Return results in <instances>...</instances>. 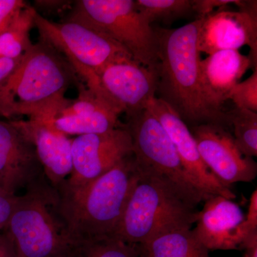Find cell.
<instances>
[{
    "label": "cell",
    "mask_w": 257,
    "mask_h": 257,
    "mask_svg": "<svg viewBox=\"0 0 257 257\" xmlns=\"http://www.w3.org/2000/svg\"><path fill=\"white\" fill-rule=\"evenodd\" d=\"M119 116L109 106L103 105L94 110L82 114L59 116L51 120V124L67 135H92L108 133L121 126Z\"/></svg>",
    "instance_id": "19"
},
{
    "label": "cell",
    "mask_w": 257,
    "mask_h": 257,
    "mask_svg": "<svg viewBox=\"0 0 257 257\" xmlns=\"http://www.w3.org/2000/svg\"><path fill=\"white\" fill-rule=\"evenodd\" d=\"M202 20L177 29L158 28V53L155 72L156 96L167 103L189 128L218 124L229 128V114L208 104L199 79L198 36Z\"/></svg>",
    "instance_id": "1"
},
{
    "label": "cell",
    "mask_w": 257,
    "mask_h": 257,
    "mask_svg": "<svg viewBox=\"0 0 257 257\" xmlns=\"http://www.w3.org/2000/svg\"><path fill=\"white\" fill-rule=\"evenodd\" d=\"M97 75L102 99L118 114H126V118L145 110L156 97L155 69L136 61L109 64Z\"/></svg>",
    "instance_id": "10"
},
{
    "label": "cell",
    "mask_w": 257,
    "mask_h": 257,
    "mask_svg": "<svg viewBox=\"0 0 257 257\" xmlns=\"http://www.w3.org/2000/svg\"><path fill=\"white\" fill-rule=\"evenodd\" d=\"M138 170L114 239L138 245L172 230L191 229L197 220V207L167 179Z\"/></svg>",
    "instance_id": "5"
},
{
    "label": "cell",
    "mask_w": 257,
    "mask_h": 257,
    "mask_svg": "<svg viewBox=\"0 0 257 257\" xmlns=\"http://www.w3.org/2000/svg\"><path fill=\"white\" fill-rule=\"evenodd\" d=\"M43 175L35 147L18 120L0 121V189L17 195Z\"/></svg>",
    "instance_id": "13"
},
{
    "label": "cell",
    "mask_w": 257,
    "mask_h": 257,
    "mask_svg": "<svg viewBox=\"0 0 257 257\" xmlns=\"http://www.w3.org/2000/svg\"><path fill=\"white\" fill-rule=\"evenodd\" d=\"M125 126L138 168L168 180L196 207L211 197L187 173L167 132L148 109L128 117Z\"/></svg>",
    "instance_id": "8"
},
{
    "label": "cell",
    "mask_w": 257,
    "mask_h": 257,
    "mask_svg": "<svg viewBox=\"0 0 257 257\" xmlns=\"http://www.w3.org/2000/svg\"><path fill=\"white\" fill-rule=\"evenodd\" d=\"M23 56L18 59H0V104L5 87L20 65Z\"/></svg>",
    "instance_id": "28"
},
{
    "label": "cell",
    "mask_w": 257,
    "mask_h": 257,
    "mask_svg": "<svg viewBox=\"0 0 257 257\" xmlns=\"http://www.w3.org/2000/svg\"><path fill=\"white\" fill-rule=\"evenodd\" d=\"M247 214L244 224L248 234H257V191H253L250 197Z\"/></svg>",
    "instance_id": "29"
},
{
    "label": "cell",
    "mask_w": 257,
    "mask_h": 257,
    "mask_svg": "<svg viewBox=\"0 0 257 257\" xmlns=\"http://www.w3.org/2000/svg\"><path fill=\"white\" fill-rule=\"evenodd\" d=\"M202 20L198 48L210 55L223 50L249 47L248 56L257 67V17L243 12L221 10Z\"/></svg>",
    "instance_id": "15"
},
{
    "label": "cell",
    "mask_w": 257,
    "mask_h": 257,
    "mask_svg": "<svg viewBox=\"0 0 257 257\" xmlns=\"http://www.w3.org/2000/svg\"><path fill=\"white\" fill-rule=\"evenodd\" d=\"M18 197V195L9 194L0 189V233L3 232L9 221Z\"/></svg>",
    "instance_id": "27"
},
{
    "label": "cell",
    "mask_w": 257,
    "mask_h": 257,
    "mask_svg": "<svg viewBox=\"0 0 257 257\" xmlns=\"http://www.w3.org/2000/svg\"><path fill=\"white\" fill-rule=\"evenodd\" d=\"M245 250L243 257H257V246L248 247Z\"/></svg>",
    "instance_id": "32"
},
{
    "label": "cell",
    "mask_w": 257,
    "mask_h": 257,
    "mask_svg": "<svg viewBox=\"0 0 257 257\" xmlns=\"http://www.w3.org/2000/svg\"><path fill=\"white\" fill-rule=\"evenodd\" d=\"M189 130L203 162L226 187L231 189L232 184L256 179V162L241 154L228 128L207 124Z\"/></svg>",
    "instance_id": "12"
},
{
    "label": "cell",
    "mask_w": 257,
    "mask_h": 257,
    "mask_svg": "<svg viewBox=\"0 0 257 257\" xmlns=\"http://www.w3.org/2000/svg\"><path fill=\"white\" fill-rule=\"evenodd\" d=\"M248 1L242 0H192L193 11L197 14V19H203L214 13V9L224 10L230 5H235L242 12Z\"/></svg>",
    "instance_id": "25"
},
{
    "label": "cell",
    "mask_w": 257,
    "mask_h": 257,
    "mask_svg": "<svg viewBox=\"0 0 257 257\" xmlns=\"http://www.w3.org/2000/svg\"><path fill=\"white\" fill-rule=\"evenodd\" d=\"M137 9L150 24L171 20L192 13V0H137Z\"/></svg>",
    "instance_id": "22"
},
{
    "label": "cell",
    "mask_w": 257,
    "mask_h": 257,
    "mask_svg": "<svg viewBox=\"0 0 257 257\" xmlns=\"http://www.w3.org/2000/svg\"><path fill=\"white\" fill-rule=\"evenodd\" d=\"M35 11V8L27 5L0 35V58H20L33 45L30 34Z\"/></svg>",
    "instance_id": "20"
},
{
    "label": "cell",
    "mask_w": 257,
    "mask_h": 257,
    "mask_svg": "<svg viewBox=\"0 0 257 257\" xmlns=\"http://www.w3.org/2000/svg\"><path fill=\"white\" fill-rule=\"evenodd\" d=\"M148 109L159 120L171 141L187 173L209 195H220L226 199H234L231 189L221 183L203 162L197 143L189 126L179 115L162 99L154 97L147 104Z\"/></svg>",
    "instance_id": "14"
},
{
    "label": "cell",
    "mask_w": 257,
    "mask_h": 257,
    "mask_svg": "<svg viewBox=\"0 0 257 257\" xmlns=\"http://www.w3.org/2000/svg\"><path fill=\"white\" fill-rule=\"evenodd\" d=\"M67 1H36L35 4L43 10H60L67 5Z\"/></svg>",
    "instance_id": "31"
},
{
    "label": "cell",
    "mask_w": 257,
    "mask_h": 257,
    "mask_svg": "<svg viewBox=\"0 0 257 257\" xmlns=\"http://www.w3.org/2000/svg\"><path fill=\"white\" fill-rule=\"evenodd\" d=\"M66 20L107 35L127 51L134 60L155 68L158 53L156 32L133 0H78Z\"/></svg>",
    "instance_id": "6"
},
{
    "label": "cell",
    "mask_w": 257,
    "mask_h": 257,
    "mask_svg": "<svg viewBox=\"0 0 257 257\" xmlns=\"http://www.w3.org/2000/svg\"><path fill=\"white\" fill-rule=\"evenodd\" d=\"M56 257H83L82 253H81L80 250H79V246L74 251H71L66 254L61 255V256Z\"/></svg>",
    "instance_id": "33"
},
{
    "label": "cell",
    "mask_w": 257,
    "mask_h": 257,
    "mask_svg": "<svg viewBox=\"0 0 257 257\" xmlns=\"http://www.w3.org/2000/svg\"><path fill=\"white\" fill-rule=\"evenodd\" d=\"M28 4L23 0H0V35Z\"/></svg>",
    "instance_id": "26"
},
{
    "label": "cell",
    "mask_w": 257,
    "mask_h": 257,
    "mask_svg": "<svg viewBox=\"0 0 257 257\" xmlns=\"http://www.w3.org/2000/svg\"><path fill=\"white\" fill-rule=\"evenodd\" d=\"M34 26L40 39L67 58L89 89L98 85L97 74L106 66L134 60L127 51L110 37L78 22L65 20L54 23L35 10Z\"/></svg>",
    "instance_id": "7"
},
{
    "label": "cell",
    "mask_w": 257,
    "mask_h": 257,
    "mask_svg": "<svg viewBox=\"0 0 257 257\" xmlns=\"http://www.w3.org/2000/svg\"><path fill=\"white\" fill-rule=\"evenodd\" d=\"M43 175L18 196L3 234L16 257H56L78 247L59 211L60 196Z\"/></svg>",
    "instance_id": "4"
},
{
    "label": "cell",
    "mask_w": 257,
    "mask_h": 257,
    "mask_svg": "<svg viewBox=\"0 0 257 257\" xmlns=\"http://www.w3.org/2000/svg\"><path fill=\"white\" fill-rule=\"evenodd\" d=\"M257 69L248 55L239 50H223L208 56L199 62V79L203 94L216 110L229 99L231 91L248 69Z\"/></svg>",
    "instance_id": "17"
},
{
    "label": "cell",
    "mask_w": 257,
    "mask_h": 257,
    "mask_svg": "<svg viewBox=\"0 0 257 257\" xmlns=\"http://www.w3.org/2000/svg\"><path fill=\"white\" fill-rule=\"evenodd\" d=\"M234 102L236 108L257 113V69L242 82H239L231 91L228 100Z\"/></svg>",
    "instance_id": "24"
},
{
    "label": "cell",
    "mask_w": 257,
    "mask_h": 257,
    "mask_svg": "<svg viewBox=\"0 0 257 257\" xmlns=\"http://www.w3.org/2000/svg\"><path fill=\"white\" fill-rule=\"evenodd\" d=\"M79 248L83 257H143L136 244L117 239L84 243Z\"/></svg>",
    "instance_id": "23"
},
{
    "label": "cell",
    "mask_w": 257,
    "mask_h": 257,
    "mask_svg": "<svg viewBox=\"0 0 257 257\" xmlns=\"http://www.w3.org/2000/svg\"><path fill=\"white\" fill-rule=\"evenodd\" d=\"M139 175L133 153L82 188L57 190L60 215L77 246L114 239Z\"/></svg>",
    "instance_id": "3"
},
{
    "label": "cell",
    "mask_w": 257,
    "mask_h": 257,
    "mask_svg": "<svg viewBox=\"0 0 257 257\" xmlns=\"http://www.w3.org/2000/svg\"><path fill=\"white\" fill-rule=\"evenodd\" d=\"M80 84L75 69L65 57L45 40L33 44L3 92L0 116L51 121L70 101L65 94Z\"/></svg>",
    "instance_id": "2"
},
{
    "label": "cell",
    "mask_w": 257,
    "mask_h": 257,
    "mask_svg": "<svg viewBox=\"0 0 257 257\" xmlns=\"http://www.w3.org/2000/svg\"><path fill=\"white\" fill-rule=\"evenodd\" d=\"M18 122L35 147L45 177L54 188H60L72 172V140L49 121L18 119Z\"/></svg>",
    "instance_id": "16"
},
{
    "label": "cell",
    "mask_w": 257,
    "mask_h": 257,
    "mask_svg": "<svg viewBox=\"0 0 257 257\" xmlns=\"http://www.w3.org/2000/svg\"><path fill=\"white\" fill-rule=\"evenodd\" d=\"M235 144L244 156H257V113L235 107L228 112Z\"/></svg>",
    "instance_id": "21"
},
{
    "label": "cell",
    "mask_w": 257,
    "mask_h": 257,
    "mask_svg": "<svg viewBox=\"0 0 257 257\" xmlns=\"http://www.w3.org/2000/svg\"><path fill=\"white\" fill-rule=\"evenodd\" d=\"M137 246L143 257H210L192 229L172 230Z\"/></svg>",
    "instance_id": "18"
},
{
    "label": "cell",
    "mask_w": 257,
    "mask_h": 257,
    "mask_svg": "<svg viewBox=\"0 0 257 257\" xmlns=\"http://www.w3.org/2000/svg\"><path fill=\"white\" fill-rule=\"evenodd\" d=\"M133 154V140L125 125L108 133L81 135L72 140V172L57 190L82 188Z\"/></svg>",
    "instance_id": "9"
},
{
    "label": "cell",
    "mask_w": 257,
    "mask_h": 257,
    "mask_svg": "<svg viewBox=\"0 0 257 257\" xmlns=\"http://www.w3.org/2000/svg\"><path fill=\"white\" fill-rule=\"evenodd\" d=\"M197 211L194 236L208 250L245 249L257 245V234L245 227L246 215L231 199L212 195Z\"/></svg>",
    "instance_id": "11"
},
{
    "label": "cell",
    "mask_w": 257,
    "mask_h": 257,
    "mask_svg": "<svg viewBox=\"0 0 257 257\" xmlns=\"http://www.w3.org/2000/svg\"><path fill=\"white\" fill-rule=\"evenodd\" d=\"M0 257H16L11 245L3 233H0Z\"/></svg>",
    "instance_id": "30"
}]
</instances>
